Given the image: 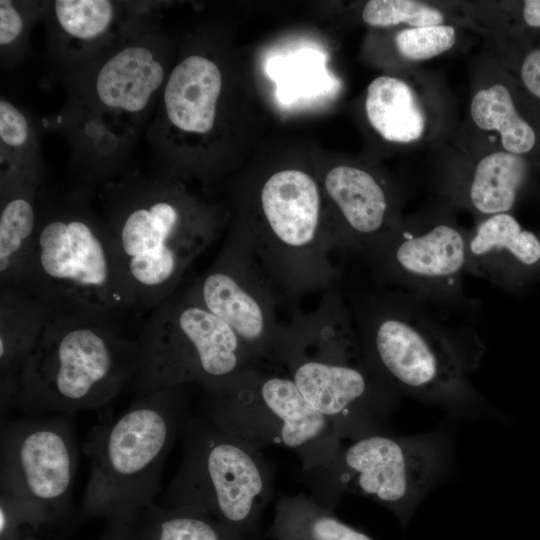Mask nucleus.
<instances>
[{
	"label": "nucleus",
	"instance_id": "1",
	"mask_svg": "<svg viewBox=\"0 0 540 540\" xmlns=\"http://www.w3.org/2000/svg\"><path fill=\"white\" fill-rule=\"evenodd\" d=\"M98 199L137 309L173 295L219 231L214 212L168 178L123 176L103 183Z\"/></svg>",
	"mask_w": 540,
	"mask_h": 540
},
{
	"label": "nucleus",
	"instance_id": "2",
	"mask_svg": "<svg viewBox=\"0 0 540 540\" xmlns=\"http://www.w3.org/2000/svg\"><path fill=\"white\" fill-rule=\"evenodd\" d=\"M91 187L40 196L32 249L19 288L52 312L117 322L136 308L111 234Z\"/></svg>",
	"mask_w": 540,
	"mask_h": 540
},
{
	"label": "nucleus",
	"instance_id": "3",
	"mask_svg": "<svg viewBox=\"0 0 540 540\" xmlns=\"http://www.w3.org/2000/svg\"><path fill=\"white\" fill-rule=\"evenodd\" d=\"M74 74L66 120L76 146L87 155L89 185L106 182L116 156L155 113L169 75L156 29L131 23L117 43L74 68Z\"/></svg>",
	"mask_w": 540,
	"mask_h": 540
},
{
	"label": "nucleus",
	"instance_id": "4",
	"mask_svg": "<svg viewBox=\"0 0 540 540\" xmlns=\"http://www.w3.org/2000/svg\"><path fill=\"white\" fill-rule=\"evenodd\" d=\"M187 386L138 396L112 421L93 429L85 445L90 472L81 520L132 526L155 503L166 458L189 412Z\"/></svg>",
	"mask_w": 540,
	"mask_h": 540
},
{
	"label": "nucleus",
	"instance_id": "5",
	"mask_svg": "<svg viewBox=\"0 0 540 540\" xmlns=\"http://www.w3.org/2000/svg\"><path fill=\"white\" fill-rule=\"evenodd\" d=\"M421 300L409 293L356 302L351 314L365 364L395 392L471 408L479 400L468 379L471 362Z\"/></svg>",
	"mask_w": 540,
	"mask_h": 540
},
{
	"label": "nucleus",
	"instance_id": "6",
	"mask_svg": "<svg viewBox=\"0 0 540 540\" xmlns=\"http://www.w3.org/2000/svg\"><path fill=\"white\" fill-rule=\"evenodd\" d=\"M137 339L111 320L52 312L18 379L15 406L31 413L95 409L131 384Z\"/></svg>",
	"mask_w": 540,
	"mask_h": 540
},
{
	"label": "nucleus",
	"instance_id": "7",
	"mask_svg": "<svg viewBox=\"0 0 540 540\" xmlns=\"http://www.w3.org/2000/svg\"><path fill=\"white\" fill-rule=\"evenodd\" d=\"M278 367L308 404L352 441L383 432L396 394L365 364L350 316L318 307L294 323Z\"/></svg>",
	"mask_w": 540,
	"mask_h": 540
},
{
	"label": "nucleus",
	"instance_id": "8",
	"mask_svg": "<svg viewBox=\"0 0 540 540\" xmlns=\"http://www.w3.org/2000/svg\"><path fill=\"white\" fill-rule=\"evenodd\" d=\"M317 182L298 169L270 175L259 190L261 219L237 228L273 285L279 300H291L336 285L340 254L323 225Z\"/></svg>",
	"mask_w": 540,
	"mask_h": 540
},
{
	"label": "nucleus",
	"instance_id": "9",
	"mask_svg": "<svg viewBox=\"0 0 540 540\" xmlns=\"http://www.w3.org/2000/svg\"><path fill=\"white\" fill-rule=\"evenodd\" d=\"M178 436L182 459L164 492L165 506L201 511L248 540H263L260 521L272 496L273 472L262 451L199 413L185 415Z\"/></svg>",
	"mask_w": 540,
	"mask_h": 540
},
{
	"label": "nucleus",
	"instance_id": "10",
	"mask_svg": "<svg viewBox=\"0 0 540 540\" xmlns=\"http://www.w3.org/2000/svg\"><path fill=\"white\" fill-rule=\"evenodd\" d=\"M199 414L257 449L293 451L314 481L333 467L342 449L333 426L308 404L293 380L263 365L247 369L219 393L204 394Z\"/></svg>",
	"mask_w": 540,
	"mask_h": 540
},
{
	"label": "nucleus",
	"instance_id": "11",
	"mask_svg": "<svg viewBox=\"0 0 540 540\" xmlns=\"http://www.w3.org/2000/svg\"><path fill=\"white\" fill-rule=\"evenodd\" d=\"M137 341L131 385L138 396L189 384L216 394L258 365L232 329L184 291L151 310Z\"/></svg>",
	"mask_w": 540,
	"mask_h": 540
},
{
	"label": "nucleus",
	"instance_id": "12",
	"mask_svg": "<svg viewBox=\"0 0 540 540\" xmlns=\"http://www.w3.org/2000/svg\"><path fill=\"white\" fill-rule=\"evenodd\" d=\"M446 458L438 435L366 436L342 447L333 467L315 482L318 495L312 499L333 510L343 493L363 496L388 508L405 526L439 479Z\"/></svg>",
	"mask_w": 540,
	"mask_h": 540
},
{
	"label": "nucleus",
	"instance_id": "13",
	"mask_svg": "<svg viewBox=\"0 0 540 540\" xmlns=\"http://www.w3.org/2000/svg\"><path fill=\"white\" fill-rule=\"evenodd\" d=\"M184 293L225 322L258 365L272 362L281 327L279 297L238 230Z\"/></svg>",
	"mask_w": 540,
	"mask_h": 540
},
{
	"label": "nucleus",
	"instance_id": "14",
	"mask_svg": "<svg viewBox=\"0 0 540 540\" xmlns=\"http://www.w3.org/2000/svg\"><path fill=\"white\" fill-rule=\"evenodd\" d=\"M77 447L67 414L2 423L1 493L42 509L52 524L69 512Z\"/></svg>",
	"mask_w": 540,
	"mask_h": 540
},
{
	"label": "nucleus",
	"instance_id": "15",
	"mask_svg": "<svg viewBox=\"0 0 540 540\" xmlns=\"http://www.w3.org/2000/svg\"><path fill=\"white\" fill-rule=\"evenodd\" d=\"M468 232L437 219L398 226L366 258L377 277L423 300L464 301Z\"/></svg>",
	"mask_w": 540,
	"mask_h": 540
},
{
	"label": "nucleus",
	"instance_id": "16",
	"mask_svg": "<svg viewBox=\"0 0 540 540\" xmlns=\"http://www.w3.org/2000/svg\"><path fill=\"white\" fill-rule=\"evenodd\" d=\"M324 188L340 220L335 230L340 254L366 259L399 224L386 189L366 170L336 166L326 174Z\"/></svg>",
	"mask_w": 540,
	"mask_h": 540
},
{
	"label": "nucleus",
	"instance_id": "17",
	"mask_svg": "<svg viewBox=\"0 0 540 540\" xmlns=\"http://www.w3.org/2000/svg\"><path fill=\"white\" fill-rule=\"evenodd\" d=\"M223 77L211 59L192 54L169 72L148 134L166 129L194 135L211 132L216 123Z\"/></svg>",
	"mask_w": 540,
	"mask_h": 540
},
{
	"label": "nucleus",
	"instance_id": "18",
	"mask_svg": "<svg viewBox=\"0 0 540 540\" xmlns=\"http://www.w3.org/2000/svg\"><path fill=\"white\" fill-rule=\"evenodd\" d=\"M540 264V239L509 213L484 217L468 232L466 272L495 285L512 284Z\"/></svg>",
	"mask_w": 540,
	"mask_h": 540
},
{
	"label": "nucleus",
	"instance_id": "19",
	"mask_svg": "<svg viewBox=\"0 0 540 540\" xmlns=\"http://www.w3.org/2000/svg\"><path fill=\"white\" fill-rule=\"evenodd\" d=\"M0 287H20L38 221L43 173L1 176Z\"/></svg>",
	"mask_w": 540,
	"mask_h": 540
},
{
	"label": "nucleus",
	"instance_id": "20",
	"mask_svg": "<svg viewBox=\"0 0 540 540\" xmlns=\"http://www.w3.org/2000/svg\"><path fill=\"white\" fill-rule=\"evenodd\" d=\"M52 310L24 289H0L1 415L12 406L21 370L37 345Z\"/></svg>",
	"mask_w": 540,
	"mask_h": 540
},
{
	"label": "nucleus",
	"instance_id": "21",
	"mask_svg": "<svg viewBox=\"0 0 540 540\" xmlns=\"http://www.w3.org/2000/svg\"><path fill=\"white\" fill-rule=\"evenodd\" d=\"M119 3L108 0H57L51 4L57 48L75 58L77 67L100 53L106 42L122 33Z\"/></svg>",
	"mask_w": 540,
	"mask_h": 540
},
{
	"label": "nucleus",
	"instance_id": "22",
	"mask_svg": "<svg viewBox=\"0 0 540 540\" xmlns=\"http://www.w3.org/2000/svg\"><path fill=\"white\" fill-rule=\"evenodd\" d=\"M365 110L371 126L387 141L410 143L424 132V114L410 86L399 78H375L367 89Z\"/></svg>",
	"mask_w": 540,
	"mask_h": 540
},
{
	"label": "nucleus",
	"instance_id": "23",
	"mask_svg": "<svg viewBox=\"0 0 540 540\" xmlns=\"http://www.w3.org/2000/svg\"><path fill=\"white\" fill-rule=\"evenodd\" d=\"M527 163L518 154L497 151L483 157L475 166L462 198L476 213L486 217L508 213L526 179Z\"/></svg>",
	"mask_w": 540,
	"mask_h": 540
},
{
	"label": "nucleus",
	"instance_id": "24",
	"mask_svg": "<svg viewBox=\"0 0 540 540\" xmlns=\"http://www.w3.org/2000/svg\"><path fill=\"white\" fill-rule=\"evenodd\" d=\"M271 540H374L344 523L309 496L281 497L275 505Z\"/></svg>",
	"mask_w": 540,
	"mask_h": 540
},
{
	"label": "nucleus",
	"instance_id": "25",
	"mask_svg": "<svg viewBox=\"0 0 540 540\" xmlns=\"http://www.w3.org/2000/svg\"><path fill=\"white\" fill-rule=\"evenodd\" d=\"M132 527L137 540H248L201 511L156 503L146 508Z\"/></svg>",
	"mask_w": 540,
	"mask_h": 540
},
{
	"label": "nucleus",
	"instance_id": "26",
	"mask_svg": "<svg viewBox=\"0 0 540 540\" xmlns=\"http://www.w3.org/2000/svg\"><path fill=\"white\" fill-rule=\"evenodd\" d=\"M470 113L480 129L495 130L500 134L506 151L521 155L534 147L535 132L517 113L504 85L494 84L479 90L471 100Z\"/></svg>",
	"mask_w": 540,
	"mask_h": 540
},
{
	"label": "nucleus",
	"instance_id": "27",
	"mask_svg": "<svg viewBox=\"0 0 540 540\" xmlns=\"http://www.w3.org/2000/svg\"><path fill=\"white\" fill-rule=\"evenodd\" d=\"M1 175L43 173L36 157V132L11 101L0 100Z\"/></svg>",
	"mask_w": 540,
	"mask_h": 540
},
{
	"label": "nucleus",
	"instance_id": "28",
	"mask_svg": "<svg viewBox=\"0 0 540 540\" xmlns=\"http://www.w3.org/2000/svg\"><path fill=\"white\" fill-rule=\"evenodd\" d=\"M288 58L274 59L271 77L278 84V97L284 103L311 97L327 88L328 74L316 51H299Z\"/></svg>",
	"mask_w": 540,
	"mask_h": 540
},
{
	"label": "nucleus",
	"instance_id": "29",
	"mask_svg": "<svg viewBox=\"0 0 540 540\" xmlns=\"http://www.w3.org/2000/svg\"><path fill=\"white\" fill-rule=\"evenodd\" d=\"M365 23L374 27H388L405 23L414 27L440 25L443 14L425 4L413 0H371L363 9Z\"/></svg>",
	"mask_w": 540,
	"mask_h": 540
},
{
	"label": "nucleus",
	"instance_id": "30",
	"mask_svg": "<svg viewBox=\"0 0 540 540\" xmlns=\"http://www.w3.org/2000/svg\"><path fill=\"white\" fill-rule=\"evenodd\" d=\"M52 525L49 516L34 504L0 494V540H38Z\"/></svg>",
	"mask_w": 540,
	"mask_h": 540
},
{
	"label": "nucleus",
	"instance_id": "31",
	"mask_svg": "<svg viewBox=\"0 0 540 540\" xmlns=\"http://www.w3.org/2000/svg\"><path fill=\"white\" fill-rule=\"evenodd\" d=\"M455 41V29L444 24L407 28L395 36L399 53L414 61L436 57L451 49Z\"/></svg>",
	"mask_w": 540,
	"mask_h": 540
},
{
	"label": "nucleus",
	"instance_id": "32",
	"mask_svg": "<svg viewBox=\"0 0 540 540\" xmlns=\"http://www.w3.org/2000/svg\"><path fill=\"white\" fill-rule=\"evenodd\" d=\"M29 4V3H28ZM28 4L11 0L0 1V47L2 60L17 55L26 42L28 29L39 13Z\"/></svg>",
	"mask_w": 540,
	"mask_h": 540
},
{
	"label": "nucleus",
	"instance_id": "33",
	"mask_svg": "<svg viewBox=\"0 0 540 540\" xmlns=\"http://www.w3.org/2000/svg\"><path fill=\"white\" fill-rule=\"evenodd\" d=\"M521 78L528 90L540 98V49L526 56L521 68Z\"/></svg>",
	"mask_w": 540,
	"mask_h": 540
},
{
	"label": "nucleus",
	"instance_id": "34",
	"mask_svg": "<svg viewBox=\"0 0 540 540\" xmlns=\"http://www.w3.org/2000/svg\"><path fill=\"white\" fill-rule=\"evenodd\" d=\"M98 540H137L132 526H107Z\"/></svg>",
	"mask_w": 540,
	"mask_h": 540
},
{
	"label": "nucleus",
	"instance_id": "35",
	"mask_svg": "<svg viewBox=\"0 0 540 540\" xmlns=\"http://www.w3.org/2000/svg\"><path fill=\"white\" fill-rule=\"evenodd\" d=\"M523 16L532 27H540V0L524 1Z\"/></svg>",
	"mask_w": 540,
	"mask_h": 540
}]
</instances>
